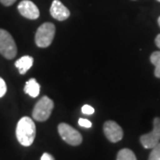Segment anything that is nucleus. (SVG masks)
Returning <instances> with one entry per match:
<instances>
[{
    "label": "nucleus",
    "instance_id": "nucleus-10",
    "mask_svg": "<svg viewBox=\"0 0 160 160\" xmlns=\"http://www.w3.org/2000/svg\"><path fill=\"white\" fill-rule=\"evenodd\" d=\"M33 62H34L33 58L31 56H29V55H25V56L21 57L15 62V66L19 69L20 74L23 75L32 67Z\"/></svg>",
    "mask_w": 160,
    "mask_h": 160
},
{
    "label": "nucleus",
    "instance_id": "nucleus-13",
    "mask_svg": "<svg viewBox=\"0 0 160 160\" xmlns=\"http://www.w3.org/2000/svg\"><path fill=\"white\" fill-rule=\"evenodd\" d=\"M117 160H137V158L131 149H123L118 153Z\"/></svg>",
    "mask_w": 160,
    "mask_h": 160
},
{
    "label": "nucleus",
    "instance_id": "nucleus-8",
    "mask_svg": "<svg viewBox=\"0 0 160 160\" xmlns=\"http://www.w3.org/2000/svg\"><path fill=\"white\" fill-rule=\"evenodd\" d=\"M18 11L23 17L29 20H36L39 17L40 12L38 6L29 0H22L18 5Z\"/></svg>",
    "mask_w": 160,
    "mask_h": 160
},
{
    "label": "nucleus",
    "instance_id": "nucleus-18",
    "mask_svg": "<svg viewBox=\"0 0 160 160\" xmlns=\"http://www.w3.org/2000/svg\"><path fill=\"white\" fill-rule=\"evenodd\" d=\"M15 1H16V0H0L1 4H2V5H4L5 6H12V4H14V2H15Z\"/></svg>",
    "mask_w": 160,
    "mask_h": 160
},
{
    "label": "nucleus",
    "instance_id": "nucleus-7",
    "mask_svg": "<svg viewBox=\"0 0 160 160\" xmlns=\"http://www.w3.org/2000/svg\"><path fill=\"white\" fill-rule=\"evenodd\" d=\"M103 132L105 136L111 142H118L122 140L124 136L123 129L115 121H106L103 125Z\"/></svg>",
    "mask_w": 160,
    "mask_h": 160
},
{
    "label": "nucleus",
    "instance_id": "nucleus-20",
    "mask_svg": "<svg viewBox=\"0 0 160 160\" xmlns=\"http://www.w3.org/2000/svg\"><path fill=\"white\" fill-rule=\"evenodd\" d=\"M155 43H156L157 46L160 49V34H158L157 36V38H156V39H155Z\"/></svg>",
    "mask_w": 160,
    "mask_h": 160
},
{
    "label": "nucleus",
    "instance_id": "nucleus-2",
    "mask_svg": "<svg viewBox=\"0 0 160 160\" xmlns=\"http://www.w3.org/2000/svg\"><path fill=\"white\" fill-rule=\"evenodd\" d=\"M55 35V26L52 22L43 23L38 29L35 36L36 45L41 47L46 48L52 44Z\"/></svg>",
    "mask_w": 160,
    "mask_h": 160
},
{
    "label": "nucleus",
    "instance_id": "nucleus-15",
    "mask_svg": "<svg viewBox=\"0 0 160 160\" xmlns=\"http://www.w3.org/2000/svg\"><path fill=\"white\" fill-rule=\"evenodd\" d=\"M81 110H82V113L85 115H92L94 113V109H93L92 106L87 105V104L84 105V106L82 107Z\"/></svg>",
    "mask_w": 160,
    "mask_h": 160
},
{
    "label": "nucleus",
    "instance_id": "nucleus-11",
    "mask_svg": "<svg viewBox=\"0 0 160 160\" xmlns=\"http://www.w3.org/2000/svg\"><path fill=\"white\" fill-rule=\"evenodd\" d=\"M24 92L28 93L29 96L32 98H36L38 96L40 92V86L39 84L37 82L35 78H30V79L25 84L24 86Z\"/></svg>",
    "mask_w": 160,
    "mask_h": 160
},
{
    "label": "nucleus",
    "instance_id": "nucleus-9",
    "mask_svg": "<svg viewBox=\"0 0 160 160\" xmlns=\"http://www.w3.org/2000/svg\"><path fill=\"white\" fill-rule=\"evenodd\" d=\"M50 13H51L52 17L60 22L67 20L70 15L69 9L59 0L52 1L51 8H50Z\"/></svg>",
    "mask_w": 160,
    "mask_h": 160
},
{
    "label": "nucleus",
    "instance_id": "nucleus-6",
    "mask_svg": "<svg viewBox=\"0 0 160 160\" xmlns=\"http://www.w3.org/2000/svg\"><path fill=\"white\" fill-rule=\"evenodd\" d=\"M140 142L145 149H152L160 142V118H155L152 131L142 135Z\"/></svg>",
    "mask_w": 160,
    "mask_h": 160
},
{
    "label": "nucleus",
    "instance_id": "nucleus-5",
    "mask_svg": "<svg viewBox=\"0 0 160 160\" xmlns=\"http://www.w3.org/2000/svg\"><path fill=\"white\" fill-rule=\"evenodd\" d=\"M60 136L65 142L72 146H78L82 143L83 138L79 132L66 123H61L58 126Z\"/></svg>",
    "mask_w": 160,
    "mask_h": 160
},
{
    "label": "nucleus",
    "instance_id": "nucleus-21",
    "mask_svg": "<svg viewBox=\"0 0 160 160\" xmlns=\"http://www.w3.org/2000/svg\"><path fill=\"white\" fill-rule=\"evenodd\" d=\"M158 25H159V27H160V16L159 18H158Z\"/></svg>",
    "mask_w": 160,
    "mask_h": 160
},
{
    "label": "nucleus",
    "instance_id": "nucleus-16",
    "mask_svg": "<svg viewBox=\"0 0 160 160\" xmlns=\"http://www.w3.org/2000/svg\"><path fill=\"white\" fill-rule=\"evenodd\" d=\"M78 125L85 128H90L92 127V122L86 118H79L78 119Z\"/></svg>",
    "mask_w": 160,
    "mask_h": 160
},
{
    "label": "nucleus",
    "instance_id": "nucleus-4",
    "mask_svg": "<svg viewBox=\"0 0 160 160\" xmlns=\"http://www.w3.org/2000/svg\"><path fill=\"white\" fill-rule=\"evenodd\" d=\"M54 104L51 99L47 96H43L35 105L32 117L38 122L46 121L50 118Z\"/></svg>",
    "mask_w": 160,
    "mask_h": 160
},
{
    "label": "nucleus",
    "instance_id": "nucleus-3",
    "mask_svg": "<svg viewBox=\"0 0 160 160\" xmlns=\"http://www.w3.org/2000/svg\"><path fill=\"white\" fill-rule=\"evenodd\" d=\"M0 53L8 60L17 54V46L11 34L6 29H0Z\"/></svg>",
    "mask_w": 160,
    "mask_h": 160
},
{
    "label": "nucleus",
    "instance_id": "nucleus-14",
    "mask_svg": "<svg viewBox=\"0 0 160 160\" xmlns=\"http://www.w3.org/2000/svg\"><path fill=\"white\" fill-rule=\"evenodd\" d=\"M148 160H160V142H158L150 152Z\"/></svg>",
    "mask_w": 160,
    "mask_h": 160
},
{
    "label": "nucleus",
    "instance_id": "nucleus-1",
    "mask_svg": "<svg viewBox=\"0 0 160 160\" xmlns=\"http://www.w3.org/2000/svg\"><path fill=\"white\" fill-rule=\"evenodd\" d=\"M16 137L22 146L29 147L34 142L36 137V125L29 117H23L16 126Z\"/></svg>",
    "mask_w": 160,
    "mask_h": 160
},
{
    "label": "nucleus",
    "instance_id": "nucleus-22",
    "mask_svg": "<svg viewBox=\"0 0 160 160\" xmlns=\"http://www.w3.org/2000/svg\"><path fill=\"white\" fill-rule=\"evenodd\" d=\"M158 2H160V0H158Z\"/></svg>",
    "mask_w": 160,
    "mask_h": 160
},
{
    "label": "nucleus",
    "instance_id": "nucleus-17",
    "mask_svg": "<svg viewBox=\"0 0 160 160\" xmlns=\"http://www.w3.org/2000/svg\"><path fill=\"white\" fill-rule=\"evenodd\" d=\"M6 92V85L5 80L0 78V98L3 97Z\"/></svg>",
    "mask_w": 160,
    "mask_h": 160
},
{
    "label": "nucleus",
    "instance_id": "nucleus-19",
    "mask_svg": "<svg viewBox=\"0 0 160 160\" xmlns=\"http://www.w3.org/2000/svg\"><path fill=\"white\" fill-rule=\"evenodd\" d=\"M41 160H54V158L49 153H44L41 157Z\"/></svg>",
    "mask_w": 160,
    "mask_h": 160
},
{
    "label": "nucleus",
    "instance_id": "nucleus-12",
    "mask_svg": "<svg viewBox=\"0 0 160 160\" xmlns=\"http://www.w3.org/2000/svg\"><path fill=\"white\" fill-rule=\"evenodd\" d=\"M150 62L155 66V76L160 78V51L152 52L150 55Z\"/></svg>",
    "mask_w": 160,
    "mask_h": 160
}]
</instances>
